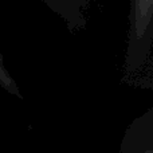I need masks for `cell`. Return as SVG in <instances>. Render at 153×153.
Listing matches in <instances>:
<instances>
[{
	"mask_svg": "<svg viewBox=\"0 0 153 153\" xmlns=\"http://www.w3.org/2000/svg\"><path fill=\"white\" fill-rule=\"evenodd\" d=\"M153 0H132L130 5V36L126 65L129 71L144 65L151 50Z\"/></svg>",
	"mask_w": 153,
	"mask_h": 153,
	"instance_id": "obj_1",
	"label": "cell"
},
{
	"mask_svg": "<svg viewBox=\"0 0 153 153\" xmlns=\"http://www.w3.org/2000/svg\"><path fill=\"white\" fill-rule=\"evenodd\" d=\"M0 86L4 87L10 94L12 95H16V97H20V91H19L18 86H16L15 81L10 76L8 71L5 70L4 67V63H3V59L0 56Z\"/></svg>",
	"mask_w": 153,
	"mask_h": 153,
	"instance_id": "obj_2",
	"label": "cell"
},
{
	"mask_svg": "<svg viewBox=\"0 0 153 153\" xmlns=\"http://www.w3.org/2000/svg\"><path fill=\"white\" fill-rule=\"evenodd\" d=\"M45 1H47V4L50 5L51 8H53L55 12H58L59 15H62L65 18V8H63V0H45ZM87 1H90V0H87ZM79 3L82 4H85V0H79ZM76 5L79 7V4L76 3ZM81 8V7H79Z\"/></svg>",
	"mask_w": 153,
	"mask_h": 153,
	"instance_id": "obj_3",
	"label": "cell"
}]
</instances>
